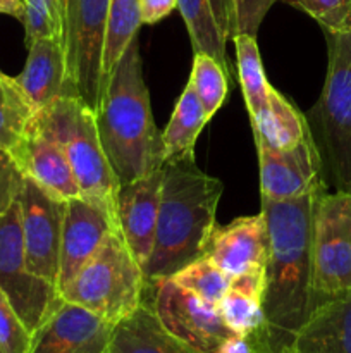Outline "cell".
Here are the masks:
<instances>
[{
  "instance_id": "11",
  "label": "cell",
  "mask_w": 351,
  "mask_h": 353,
  "mask_svg": "<svg viewBox=\"0 0 351 353\" xmlns=\"http://www.w3.org/2000/svg\"><path fill=\"white\" fill-rule=\"evenodd\" d=\"M17 200L28 269L57 286L65 200L45 192L28 176H24Z\"/></svg>"
},
{
  "instance_id": "5",
  "label": "cell",
  "mask_w": 351,
  "mask_h": 353,
  "mask_svg": "<svg viewBox=\"0 0 351 353\" xmlns=\"http://www.w3.org/2000/svg\"><path fill=\"white\" fill-rule=\"evenodd\" d=\"M145 293L147 276L143 268L116 228L58 295L107 323L117 324L143 303Z\"/></svg>"
},
{
  "instance_id": "6",
  "label": "cell",
  "mask_w": 351,
  "mask_h": 353,
  "mask_svg": "<svg viewBox=\"0 0 351 353\" xmlns=\"http://www.w3.org/2000/svg\"><path fill=\"white\" fill-rule=\"evenodd\" d=\"M36 116L61 143L81 196L116 216L119 183L100 141L95 110L78 97L62 95Z\"/></svg>"
},
{
  "instance_id": "35",
  "label": "cell",
  "mask_w": 351,
  "mask_h": 353,
  "mask_svg": "<svg viewBox=\"0 0 351 353\" xmlns=\"http://www.w3.org/2000/svg\"><path fill=\"white\" fill-rule=\"evenodd\" d=\"M265 279H267V276H265V268H255L231 279L229 288L236 290V292L240 293H244V295L251 296V299H257L262 302L265 292Z\"/></svg>"
},
{
  "instance_id": "31",
  "label": "cell",
  "mask_w": 351,
  "mask_h": 353,
  "mask_svg": "<svg viewBox=\"0 0 351 353\" xmlns=\"http://www.w3.org/2000/svg\"><path fill=\"white\" fill-rule=\"evenodd\" d=\"M308 14L322 31H351V0H282Z\"/></svg>"
},
{
  "instance_id": "12",
  "label": "cell",
  "mask_w": 351,
  "mask_h": 353,
  "mask_svg": "<svg viewBox=\"0 0 351 353\" xmlns=\"http://www.w3.org/2000/svg\"><path fill=\"white\" fill-rule=\"evenodd\" d=\"M262 200H291L327 188L322 161L312 134L289 150H277L255 138Z\"/></svg>"
},
{
  "instance_id": "33",
  "label": "cell",
  "mask_w": 351,
  "mask_h": 353,
  "mask_svg": "<svg viewBox=\"0 0 351 353\" xmlns=\"http://www.w3.org/2000/svg\"><path fill=\"white\" fill-rule=\"evenodd\" d=\"M23 181L24 172L21 171L16 159L0 148V216L19 199Z\"/></svg>"
},
{
  "instance_id": "2",
  "label": "cell",
  "mask_w": 351,
  "mask_h": 353,
  "mask_svg": "<svg viewBox=\"0 0 351 353\" xmlns=\"http://www.w3.org/2000/svg\"><path fill=\"white\" fill-rule=\"evenodd\" d=\"M222 192V181L203 172L195 155L164 162L153 250L143 269L147 281L171 278L205 255Z\"/></svg>"
},
{
  "instance_id": "4",
  "label": "cell",
  "mask_w": 351,
  "mask_h": 353,
  "mask_svg": "<svg viewBox=\"0 0 351 353\" xmlns=\"http://www.w3.org/2000/svg\"><path fill=\"white\" fill-rule=\"evenodd\" d=\"M323 37L326 81L305 117L326 185L336 192H351V31H323Z\"/></svg>"
},
{
  "instance_id": "1",
  "label": "cell",
  "mask_w": 351,
  "mask_h": 353,
  "mask_svg": "<svg viewBox=\"0 0 351 353\" xmlns=\"http://www.w3.org/2000/svg\"><path fill=\"white\" fill-rule=\"evenodd\" d=\"M320 192L291 200H262L268 255L262 299L265 324L250 334L257 350L288 352L296 331L322 302L313 290L312 259L313 207Z\"/></svg>"
},
{
  "instance_id": "9",
  "label": "cell",
  "mask_w": 351,
  "mask_h": 353,
  "mask_svg": "<svg viewBox=\"0 0 351 353\" xmlns=\"http://www.w3.org/2000/svg\"><path fill=\"white\" fill-rule=\"evenodd\" d=\"M0 290L31 334L62 302L57 286L28 269L19 200L0 216Z\"/></svg>"
},
{
  "instance_id": "7",
  "label": "cell",
  "mask_w": 351,
  "mask_h": 353,
  "mask_svg": "<svg viewBox=\"0 0 351 353\" xmlns=\"http://www.w3.org/2000/svg\"><path fill=\"white\" fill-rule=\"evenodd\" d=\"M110 0H65L62 45L65 54V95L98 109L103 93V52Z\"/></svg>"
},
{
  "instance_id": "40",
  "label": "cell",
  "mask_w": 351,
  "mask_h": 353,
  "mask_svg": "<svg viewBox=\"0 0 351 353\" xmlns=\"http://www.w3.org/2000/svg\"><path fill=\"white\" fill-rule=\"evenodd\" d=\"M255 353H267V352H262V350H257V348H255Z\"/></svg>"
},
{
  "instance_id": "38",
  "label": "cell",
  "mask_w": 351,
  "mask_h": 353,
  "mask_svg": "<svg viewBox=\"0 0 351 353\" xmlns=\"http://www.w3.org/2000/svg\"><path fill=\"white\" fill-rule=\"evenodd\" d=\"M213 353H255L253 341L250 336H241V334H231L227 340L217 347Z\"/></svg>"
},
{
  "instance_id": "24",
  "label": "cell",
  "mask_w": 351,
  "mask_h": 353,
  "mask_svg": "<svg viewBox=\"0 0 351 353\" xmlns=\"http://www.w3.org/2000/svg\"><path fill=\"white\" fill-rule=\"evenodd\" d=\"M178 10L191 38L193 52L210 55L231 74L233 71L226 57V40L217 26L209 0H178Z\"/></svg>"
},
{
  "instance_id": "17",
  "label": "cell",
  "mask_w": 351,
  "mask_h": 353,
  "mask_svg": "<svg viewBox=\"0 0 351 353\" xmlns=\"http://www.w3.org/2000/svg\"><path fill=\"white\" fill-rule=\"evenodd\" d=\"M229 279L255 268H265L268 255V230L264 212L243 216L233 223L215 226L205 248Z\"/></svg>"
},
{
  "instance_id": "26",
  "label": "cell",
  "mask_w": 351,
  "mask_h": 353,
  "mask_svg": "<svg viewBox=\"0 0 351 353\" xmlns=\"http://www.w3.org/2000/svg\"><path fill=\"white\" fill-rule=\"evenodd\" d=\"M34 114L16 79L0 71V148L14 157Z\"/></svg>"
},
{
  "instance_id": "10",
  "label": "cell",
  "mask_w": 351,
  "mask_h": 353,
  "mask_svg": "<svg viewBox=\"0 0 351 353\" xmlns=\"http://www.w3.org/2000/svg\"><path fill=\"white\" fill-rule=\"evenodd\" d=\"M145 300L169 333L202 353H213L234 334L220 317L217 305L206 303L169 278L147 281Z\"/></svg>"
},
{
  "instance_id": "23",
  "label": "cell",
  "mask_w": 351,
  "mask_h": 353,
  "mask_svg": "<svg viewBox=\"0 0 351 353\" xmlns=\"http://www.w3.org/2000/svg\"><path fill=\"white\" fill-rule=\"evenodd\" d=\"M141 24L140 0H110L103 52V90L124 52L138 38Z\"/></svg>"
},
{
  "instance_id": "22",
  "label": "cell",
  "mask_w": 351,
  "mask_h": 353,
  "mask_svg": "<svg viewBox=\"0 0 351 353\" xmlns=\"http://www.w3.org/2000/svg\"><path fill=\"white\" fill-rule=\"evenodd\" d=\"M209 121L191 83L188 81L179 95L167 126L162 131L164 162L195 155V143Z\"/></svg>"
},
{
  "instance_id": "36",
  "label": "cell",
  "mask_w": 351,
  "mask_h": 353,
  "mask_svg": "<svg viewBox=\"0 0 351 353\" xmlns=\"http://www.w3.org/2000/svg\"><path fill=\"white\" fill-rule=\"evenodd\" d=\"M209 2L224 40H231L237 33L236 0H209Z\"/></svg>"
},
{
  "instance_id": "14",
  "label": "cell",
  "mask_w": 351,
  "mask_h": 353,
  "mask_svg": "<svg viewBox=\"0 0 351 353\" xmlns=\"http://www.w3.org/2000/svg\"><path fill=\"white\" fill-rule=\"evenodd\" d=\"M114 324L62 300L31 338L28 353H105Z\"/></svg>"
},
{
  "instance_id": "29",
  "label": "cell",
  "mask_w": 351,
  "mask_h": 353,
  "mask_svg": "<svg viewBox=\"0 0 351 353\" xmlns=\"http://www.w3.org/2000/svg\"><path fill=\"white\" fill-rule=\"evenodd\" d=\"M220 317L234 334L250 336L265 324L262 302L229 288L217 303Z\"/></svg>"
},
{
  "instance_id": "15",
  "label": "cell",
  "mask_w": 351,
  "mask_h": 353,
  "mask_svg": "<svg viewBox=\"0 0 351 353\" xmlns=\"http://www.w3.org/2000/svg\"><path fill=\"white\" fill-rule=\"evenodd\" d=\"M162 195V168L119 185L116 193L117 228L145 269L153 250Z\"/></svg>"
},
{
  "instance_id": "41",
  "label": "cell",
  "mask_w": 351,
  "mask_h": 353,
  "mask_svg": "<svg viewBox=\"0 0 351 353\" xmlns=\"http://www.w3.org/2000/svg\"><path fill=\"white\" fill-rule=\"evenodd\" d=\"M0 353H2V350H0Z\"/></svg>"
},
{
  "instance_id": "28",
  "label": "cell",
  "mask_w": 351,
  "mask_h": 353,
  "mask_svg": "<svg viewBox=\"0 0 351 353\" xmlns=\"http://www.w3.org/2000/svg\"><path fill=\"white\" fill-rule=\"evenodd\" d=\"M169 279H172L176 285L189 290L212 305H217L220 302V299L229 290L231 285L229 276L206 255H202L196 261L189 262L188 265L179 269Z\"/></svg>"
},
{
  "instance_id": "13",
  "label": "cell",
  "mask_w": 351,
  "mask_h": 353,
  "mask_svg": "<svg viewBox=\"0 0 351 353\" xmlns=\"http://www.w3.org/2000/svg\"><path fill=\"white\" fill-rule=\"evenodd\" d=\"M116 228V216L105 207L85 196L65 200L58 254V292L96 254L110 231Z\"/></svg>"
},
{
  "instance_id": "27",
  "label": "cell",
  "mask_w": 351,
  "mask_h": 353,
  "mask_svg": "<svg viewBox=\"0 0 351 353\" xmlns=\"http://www.w3.org/2000/svg\"><path fill=\"white\" fill-rule=\"evenodd\" d=\"M189 83L206 117L212 119L224 105L229 93V72L210 55L195 54Z\"/></svg>"
},
{
  "instance_id": "25",
  "label": "cell",
  "mask_w": 351,
  "mask_h": 353,
  "mask_svg": "<svg viewBox=\"0 0 351 353\" xmlns=\"http://www.w3.org/2000/svg\"><path fill=\"white\" fill-rule=\"evenodd\" d=\"M231 40L234 41V47H236L237 78H240L243 99L251 119L253 116H257L262 107H265L268 90H270L272 85L267 81V76H265L257 37L237 33Z\"/></svg>"
},
{
  "instance_id": "8",
  "label": "cell",
  "mask_w": 351,
  "mask_h": 353,
  "mask_svg": "<svg viewBox=\"0 0 351 353\" xmlns=\"http://www.w3.org/2000/svg\"><path fill=\"white\" fill-rule=\"evenodd\" d=\"M313 290L320 299L351 290V192L317 195L312 219Z\"/></svg>"
},
{
  "instance_id": "34",
  "label": "cell",
  "mask_w": 351,
  "mask_h": 353,
  "mask_svg": "<svg viewBox=\"0 0 351 353\" xmlns=\"http://www.w3.org/2000/svg\"><path fill=\"white\" fill-rule=\"evenodd\" d=\"M274 2L275 0H236L237 33L257 37L258 30Z\"/></svg>"
},
{
  "instance_id": "18",
  "label": "cell",
  "mask_w": 351,
  "mask_h": 353,
  "mask_svg": "<svg viewBox=\"0 0 351 353\" xmlns=\"http://www.w3.org/2000/svg\"><path fill=\"white\" fill-rule=\"evenodd\" d=\"M286 353H351V290L323 299Z\"/></svg>"
},
{
  "instance_id": "21",
  "label": "cell",
  "mask_w": 351,
  "mask_h": 353,
  "mask_svg": "<svg viewBox=\"0 0 351 353\" xmlns=\"http://www.w3.org/2000/svg\"><path fill=\"white\" fill-rule=\"evenodd\" d=\"M250 121L255 138H260L277 150H289L310 134L305 114L299 112L295 103L274 86L268 90L265 107Z\"/></svg>"
},
{
  "instance_id": "39",
  "label": "cell",
  "mask_w": 351,
  "mask_h": 353,
  "mask_svg": "<svg viewBox=\"0 0 351 353\" xmlns=\"http://www.w3.org/2000/svg\"><path fill=\"white\" fill-rule=\"evenodd\" d=\"M24 12H26V0H0V14L12 16L23 23Z\"/></svg>"
},
{
  "instance_id": "19",
  "label": "cell",
  "mask_w": 351,
  "mask_h": 353,
  "mask_svg": "<svg viewBox=\"0 0 351 353\" xmlns=\"http://www.w3.org/2000/svg\"><path fill=\"white\" fill-rule=\"evenodd\" d=\"M14 79L34 112L65 95L67 71L62 37L40 38L28 45L26 64Z\"/></svg>"
},
{
  "instance_id": "37",
  "label": "cell",
  "mask_w": 351,
  "mask_h": 353,
  "mask_svg": "<svg viewBox=\"0 0 351 353\" xmlns=\"http://www.w3.org/2000/svg\"><path fill=\"white\" fill-rule=\"evenodd\" d=\"M141 23L157 24L174 9H178V0H140Z\"/></svg>"
},
{
  "instance_id": "30",
  "label": "cell",
  "mask_w": 351,
  "mask_h": 353,
  "mask_svg": "<svg viewBox=\"0 0 351 353\" xmlns=\"http://www.w3.org/2000/svg\"><path fill=\"white\" fill-rule=\"evenodd\" d=\"M65 0H26L24 31L26 47L40 38L62 37Z\"/></svg>"
},
{
  "instance_id": "32",
  "label": "cell",
  "mask_w": 351,
  "mask_h": 353,
  "mask_svg": "<svg viewBox=\"0 0 351 353\" xmlns=\"http://www.w3.org/2000/svg\"><path fill=\"white\" fill-rule=\"evenodd\" d=\"M30 333L21 317L0 290V350L2 353H28L31 347Z\"/></svg>"
},
{
  "instance_id": "3",
  "label": "cell",
  "mask_w": 351,
  "mask_h": 353,
  "mask_svg": "<svg viewBox=\"0 0 351 353\" xmlns=\"http://www.w3.org/2000/svg\"><path fill=\"white\" fill-rule=\"evenodd\" d=\"M95 116L100 141L119 185L164 165L162 131L151 114L138 38L110 76Z\"/></svg>"
},
{
  "instance_id": "16",
  "label": "cell",
  "mask_w": 351,
  "mask_h": 353,
  "mask_svg": "<svg viewBox=\"0 0 351 353\" xmlns=\"http://www.w3.org/2000/svg\"><path fill=\"white\" fill-rule=\"evenodd\" d=\"M24 176L33 179L45 192L61 200L81 196L67 157L57 138L34 114L23 143L14 155Z\"/></svg>"
},
{
  "instance_id": "20",
  "label": "cell",
  "mask_w": 351,
  "mask_h": 353,
  "mask_svg": "<svg viewBox=\"0 0 351 353\" xmlns=\"http://www.w3.org/2000/svg\"><path fill=\"white\" fill-rule=\"evenodd\" d=\"M105 353H202L169 333L147 300L114 324Z\"/></svg>"
}]
</instances>
